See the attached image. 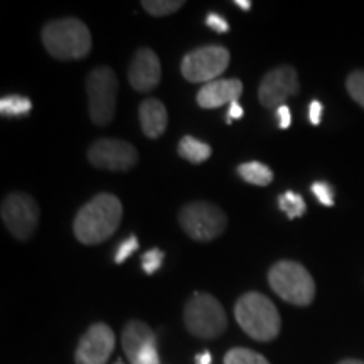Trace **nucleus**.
<instances>
[{"instance_id": "obj_6", "label": "nucleus", "mask_w": 364, "mask_h": 364, "mask_svg": "<svg viewBox=\"0 0 364 364\" xmlns=\"http://www.w3.org/2000/svg\"><path fill=\"white\" fill-rule=\"evenodd\" d=\"M179 223L189 238L213 241L226 230L228 218L220 206L206 201L186 204L179 211Z\"/></svg>"}, {"instance_id": "obj_34", "label": "nucleus", "mask_w": 364, "mask_h": 364, "mask_svg": "<svg viewBox=\"0 0 364 364\" xmlns=\"http://www.w3.org/2000/svg\"><path fill=\"white\" fill-rule=\"evenodd\" d=\"M115 364H125L124 361H122V359H117V361H115Z\"/></svg>"}, {"instance_id": "obj_28", "label": "nucleus", "mask_w": 364, "mask_h": 364, "mask_svg": "<svg viewBox=\"0 0 364 364\" xmlns=\"http://www.w3.org/2000/svg\"><path fill=\"white\" fill-rule=\"evenodd\" d=\"M277 118H279V127L282 130H287L292 125V112L287 105H282L280 108H277Z\"/></svg>"}, {"instance_id": "obj_14", "label": "nucleus", "mask_w": 364, "mask_h": 364, "mask_svg": "<svg viewBox=\"0 0 364 364\" xmlns=\"http://www.w3.org/2000/svg\"><path fill=\"white\" fill-rule=\"evenodd\" d=\"M161 76L162 70L157 54L149 48H140L134 54L129 66V81L132 88L140 93H147L161 83Z\"/></svg>"}, {"instance_id": "obj_7", "label": "nucleus", "mask_w": 364, "mask_h": 364, "mask_svg": "<svg viewBox=\"0 0 364 364\" xmlns=\"http://www.w3.org/2000/svg\"><path fill=\"white\" fill-rule=\"evenodd\" d=\"M118 81L108 66H98L86 78L90 117L95 125H108L113 120L117 107Z\"/></svg>"}, {"instance_id": "obj_27", "label": "nucleus", "mask_w": 364, "mask_h": 364, "mask_svg": "<svg viewBox=\"0 0 364 364\" xmlns=\"http://www.w3.org/2000/svg\"><path fill=\"white\" fill-rule=\"evenodd\" d=\"M206 26L218 34H226L228 31H230V24H228V21L216 12H209L208 14V16H206Z\"/></svg>"}, {"instance_id": "obj_23", "label": "nucleus", "mask_w": 364, "mask_h": 364, "mask_svg": "<svg viewBox=\"0 0 364 364\" xmlns=\"http://www.w3.org/2000/svg\"><path fill=\"white\" fill-rule=\"evenodd\" d=\"M166 253L159 248H150L142 255V270L147 275H154V273L161 270Z\"/></svg>"}, {"instance_id": "obj_9", "label": "nucleus", "mask_w": 364, "mask_h": 364, "mask_svg": "<svg viewBox=\"0 0 364 364\" xmlns=\"http://www.w3.org/2000/svg\"><path fill=\"white\" fill-rule=\"evenodd\" d=\"M2 221L12 236L26 241L34 235L39 223V206L33 196L26 193H11L2 201Z\"/></svg>"}, {"instance_id": "obj_17", "label": "nucleus", "mask_w": 364, "mask_h": 364, "mask_svg": "<svg viewBox=\"0 0 364 364\" xmlns=\"http://www.w3.org/2000/svg\"><path fill=\"white\" fill-rule=\"evenodd\" d=\"M177 152H179V156L182 159H186V161H189L191 164H203L211 157L213 149L209 147L206 142H203V140L186 135L181 139Z\"/></svg>"}, {"instance_id": "obj_8", "label": "nucleus", "mask_w": 364, "mask_h": 364, "mask_svg": "<svg viewBox=\"0 0 364 364\" xmlns=\"http://www.w3.org/2000/svg\"><path fill=\"white\" fill-rule=\"evenodd\" d=\"M230 66V51L225 46H203L188 53L181 63L182 76L191 83H211Z\"/></svg>"}, {"instance_id": "obj_29", "label": "nucleus", "mask_w": 364, "mask_h": 364, "mask_svg": "<svg viewBox=\"0 0 364 364\" xmlns=\"http://www.w3.org/2000/svg\"><path fill=\"white\" fill-rule=\"evenodd\" d=\"M322 112H324L322 103L318 100H312L311 107H309V120H311L312 125H321Z\"/></svg>"}, {"instance_id": "obj_25", "label": "nucleus", "mask_w": 364, "mask_h": 364, "mask_svg": "<svg viewBox=\"0 0 364 364\" xmlns=\"http://www.w3.org/2000/svg\"><path fill=\"white\" fill-rule=\"evenodd\" d=\"M139 247H140L139 238H136L135 235H130L129 238H125L120 245H118L113 260H115L117 265H122V263H125L132 257V255L139 250Z\"/></svg>"}, {"instance_id": "obj_3", "label": "nucleus", "mask_w": 364, "mask_h": 364, "mask_svg": "<svg viewBox=\"0 0 364 364\" xmlns=\"http://www.w3.org/2000/svg\"><path fill=\"white\" fill-rule=\"evenodd\" d=\"M43 44L53 58L61 61L83 59L91 51V34L85 22L66 17L44 26Z\"/></svg>"}, {"instance_id": "obj_10", "label": "nucleus", "mask_w": 364, "mask_h": 364, "mask_svg": "<svg viewBox=\"0 0 364 364\" xmlns=\"http://www.w3.org/2000/svg\"><path fill=\"white\" fill-rule=\"evenodd\" d=\"M91 166L105 171H130L139 161L134 145L118 139H102L88 150Z\"/></svg>"}, {"instance_id": "obj_4", "label": "nucleus", "mask_w": 364, "mask_h": 364, "mask_svg": "<svg viewBox=\"0 0 364 364\" xmlns=\"http://www.w3.org/2000/svg\"><path fill=\"white\" fill-rule=\"evenodd\" d=\"M268 284L280 299L294 306H311L316 297V284L312 275L297 262L284 260L275 263L268 272Z\"/></svg>"}, {"instance_id": "obj_1", "label": "nucleus", "mask_w": 364, "mask_h": 364, "mask_svg": "<svg viewBox=\"0 0 364 364\" xmlns=\"http://www.w3.org/2000/svg\"><path fill=\"white\" fill-rule=\"evenodd\" d=\"M124 215L120 199L103 193L95 196L80 209L73 223V231L83 245H98L115 235Z\"/></svg>"}, {"instance_id": "obj_30", "label": "nucleus", "mask_w": 364, "mask_h": 364, "mask_svg": "<svg viewBox=\"0 0 364 364\" xmlns=\"http://www.w3.org/2000/svg\"><path fill=\"white\" fill-rule=\"evenodd\" d=\"M245 112H243V107L238 102H233L230 105V108H228V118H226V124H231L233 120H240V118H243Z\"/></svg>"}, {"instance_id": "obj_24", "label": "nucleus", "mask_w": 364, "mask_h": 364, "mask_svg": "<svg viewBox=\"0 0 364 364\" xmlns=\"http://www.w3.org/2000/svg\"><path fill=\"white\" fill-rule=\"evenodd\" d=\"M346 86H348L349 95H351L354 102L364 108V71L351 73L348 81H346Z\"/></svg>"}, {"instance_id": "obj_26", "label": "nucleus", "mask_w": 364, "mask_h": 364, "mask_svg": "<svg viewBox=\"0 0 364 364\" xmlns=\"http://www.w3.org/2000/svg\"><path fill=\"white\" fill-rule=\"evenodd\" d=\"M311 191H312V194L317 198L318 203L324 204V206H327V208L334 206V189H332V186L329 184V182H326V181L314 182V184L311 186Z\"/></svg>"}, {"instance_id": "obj_20", "label": "nucleus", "mask_w": 364, "mask_h": 364, "mask_svg": "<svg viewBox=\"0 0 364 364\" xmlns=\"http://www.w3.org/2000/svg\"><path fill=\"white\" fill-rule=\"evenodd\" d=\"M279 208L280 211H284L289 220H295L306 215L307 204L304 201V198L292 191H287V193L279 196Z\"/></svg>"}, {"instance_id": "obj_19", "label": "nucleus", "mask_w": 364, "mask_h": 364, "mask_svg": "<svg viewBox=\"0 0 364 364\" xmlns=\"http://www.w3.org/2000/svg\"><path fill=\"white\" fill-rule=\"evenodd\" d=\"M31 110H33V102L21 95H7L0 100L2 117H24Z\"/></svg>"}, {"instance_id": "obj_18", "label": "nucleus", "mask_w": 364, "mask_h": 364, "mask_svg": "<svg viewBox=\"0 0 364 364\" xmlns=\"http://www.w3.org/2000/svg\"><path fill=\"white\" fill-rule=\"evenodd\" d=\"M238 174L241 179L253 186H268L273 181V172L262 162H245L238 166Z\"/></svg>"}, {"instance_id": "obj_21", "label": "nucleus", "mask_w": 364, "mask_h": 364, "mask_svg": "<svg viewBox=\"0 0 364 364\" xmlns=\"http://www.w3.org/2000/svg\"><path fill=\"white\" fill-rule=\"evenodd\" d=\"M225 364H270L262 354L247 348L230 349L225 356Z\"/></svg>"}, {"instance_id": "obj_12", "label": "nucleus", "mask_w": 364, "mask_h": 364, "mask_svg": "<svg viewBox=\"0 0 364 364\" xmlns=\"http://www.w3.org/2000/svg\"><path fill=\"white\" fill-rule=\"evenodd\" d=\"M122 346L130 364H161L156 332L142 321H130L125 326Z\"/></svg>"}, {"instance_id": "obj_33", "label": "nucleus", "mask_w": 364, "mask_h": 364, "mask_svg": "<svg viewBox=\"0 0 364 364\" xmlns=\"http://www.w3.org/2000/svg\"><path fill=\"white\" fill-rule=\"evenodd\" d=\"M339 364H364V361H359V359H344Z\"/></svg>"}, {"instance_id": "obj_5", "label": "nucleus", "mask_w": 364, "mask_h": 364, "mask_svg": "<svg viewBox=\"0 0 364 364\" xmlns=\"http://www.w3.org/2000/svg\"><path fill=\"white\" fill-rule=\"evenodd\" d=\"M184 322L191 334L199 339L220 338L228 327L225 309L209 294L196 292L184 309Z\"/></svg>"}, {"instance_id": "obj_2", "label": "nucleus", "mask_w": 364, "mask_h": 364, "mask_svg": "<svg viewBox=\"0 0 364 364\" xmlns=\"http://www.w3.org/2000/svg\"><path fill=\"white\" fill-rule=\"evenodd\" d=\"M235 317L241 329L255 341L267 343L275 339L280 332V314L275 304L263 294L241 295L235 306Z\"/></svg>"}, {"instance_id": "obj_32", "label": "nucleus", "mask_w": 364, "mask_h": 364, "mask_svg": "<svg viewBox=\"0 0 364 364\" xmlns=\"http://www.w3.org/2000/svg\"><path fill=\"white\" fill-rule=\"evenodd\" d=\"M235 6L240 7L241 11H250L252 9V2L250 0H235Z\"/></svg>"}, {"instance_id": "obj_16", "label": "nucleus", "mask_w": 364, "mask_h": 364, "mask_svg": "<svg viewBox=\"0 0 364 364\" xmlns=\"http://www.w3.org/2000/svg\"><path fill=\"white\" fill-rule=\"evenodd\" d=\"M140 127L149 139H159L167 129V110L157 98H149L139 107Z\"/></svg>"}, {"instance_id": "obj_22", "label": "nucleus", "mask_w": 364, "mask_h": 364, "mask_svg": "<svg viewBox=\"0 0 364 364\" xmlns=\"http://www.w3.org/2000/svg\"><path fill=\"white\" fill-rule=\"evenodd\" d=\"M184 6V2L181 0H144L142 7L147 11L150 16L156 17H164L169 16V14H174L179 11V9Z\"/></svg>"}, {"instance_id": "obj_15", "label": "nucleus", "mask_w": 364, "mask_h": 364, "mask_svg": "<svg viewBox=\"0 0 364 364\" xmlns=\"http://www.w3.org/2000/svg\"><path fill=\"white\" fill-rule=\"evenodd\" d=\"M243 93V83L240 80H215L211 83H206L199 90L196 102L201 108L213 110V108H221L223 105H231L238 102V98Z\"/></svg>"}, {"instance_id": "obj_31", "label": "nucleus", "mask_w": 364, "mask_h": 364, "mask_svg": "<svg viewBox=\"0 0 364 364\" xmlns=\"http://www.w3.org/2000/svg\"><path fill=\"white\" fill-rule=\"evenodd\" d=\"M194 361L196 364H213V356L209 351H204L201 354H196Z\"/></svg>"}, {"instance_id": "obj_13", "label": "nucleus", "mask_w": 364, "mask_h": 364, "mask_svg": "<svg viewBox=\"0 0 364 364\" xmlns=\"http://www.w3.org/2000/svg\"><path fill=\"white\" fill-rule=\"evenodd\" d=\"M115 349V332L107 324H93L80 339L76 364H107Z\"/></svg>"}, {"instance_id": "obj_11", "label": "nucleus", "mask_w": 364, "mask_h": 364, "mask_svg": "<svg viewBox=\"0 0 364 364\" xmlns=\"http://www.w3.org/2000/svg\"><path fill=\"white\" fill-rule=\"evenodd\" d=\"M300 90L297 71L292 66H280L268 71L263 76L260 88H258V100L267 110H277L287 100L297 95Z\"/></svg>"}]
</instances>
